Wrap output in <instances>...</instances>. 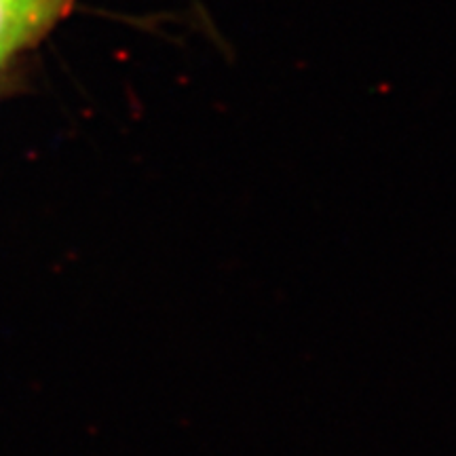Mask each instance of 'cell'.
Listing matches in <instances>:
<instances>
[{
	"label": "cell",
	"instance_id": "6da1fadb",
	"mask_svg": "<svg viewBox=\"0 0 456 456\" xmlns=\"http://www.w3.org/2000/svg\"><path fill=\"white\" fill-rule=\"evenodd\" d=\"M77 0H0V64L47 34Z\"/></svg>",
	"mask_w": 456,
	"mask_h": 456
}]
</instances>
